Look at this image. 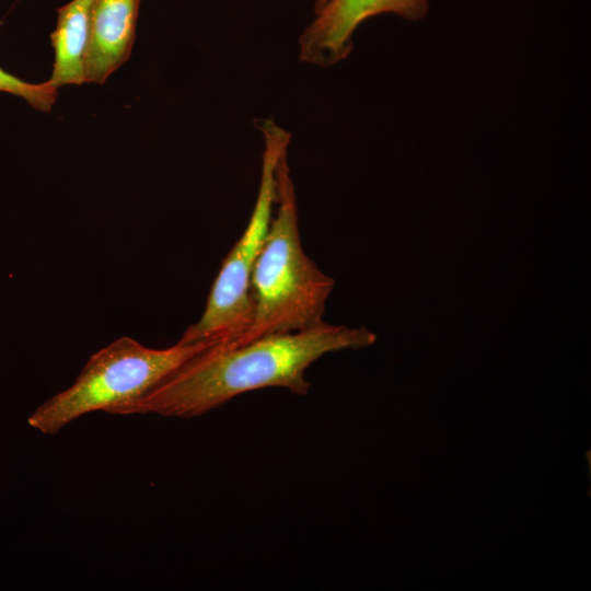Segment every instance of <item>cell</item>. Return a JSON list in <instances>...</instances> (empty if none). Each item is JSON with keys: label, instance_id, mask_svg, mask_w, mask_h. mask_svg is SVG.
<instances>
[{"label": "cell", "instance_id": "obj_2", "mask_svg": "<svg viewBox=\"0 0 591 591\" xmlns=\"http://www.w3.org/2000/svg\"><path fill=\"white\" fill-rule=\"evenodd\" d=\"M275 175L278 210L251 275L252 321L246 332L229 345L325 324V302L334 280L302 248L287 153L279 159Z\"/></svg>", "mask_w": 591, "mask_h": 591}, {"label": "cell", "instance_id": "obj_1", "mask_svg": "<svg viewBox=\"0 0 591 591\" xmlns=\"http://www.w3.org/2000/svg\"><path fill=\"white\" fill-rule=\"evenodd\" d=\"M366 328L323 324L274 334L241 345L216 344L187 361L144 395L109 414H158L188 418L206 414L230 399L259 389L282 387L306 395V371L324 355L371 345Z\"/></svg>", "mask_w": 591, "mask_h": 591}, {"label": "cell", "instance_id": "obj_3", "mask_svg": "<svg viewBox=\"0 0 591 591\" xmlns=\"http://www.w3.org/2000/svg\"><path fill=\"white\" fill-rule=\"evenodd\" d=\"M210 340L183 343L164 349L142 346L124 336L93 354L74 383L38 406L28 417L31 427L56 434L77 418L111 410L152 390L207 348Z\"/></svg>", "mask_w": 591, "mask_h": 591}, {"label": "cell", "instance_id": "obj_5", "mask_svg": "<svg viewBox=\"0 0 591 591\" xmlns=\"http://www.w3.org/2000/svg\"><path fill=\"white\" fill-rule=\"evenodd\" d=\"M429 0H327L301 38L302 60L329 66L351 49V36L366 20L394 13L417 21L426 15Z\"/></svg>", "mask_w": 591, "mask_h": 591}, {"label": "cell", "instance_id": "obj_4", "mask_svg": "<svg viewBox=\"0 0 591 591\" xmlns=\"http://www.w3.org/2000/svg\"><path fill=\"white\" fill-rule=\"evenodd\" d=\"M265 149L260 185L250 220L212 283L198 322L187 327L183 343L201 340L233 344L248 328L253 303L250 281L255 260L264 244L276 200V166L287 153L290 136L271 121L262 125Z\"/></svg>", "mask_w": 591, "mask_h": 591}, {"label": "cell", "instance_id": "obj_8", "mask_svg": "<svg viewBox=\"0 0 591 591\" xmlns=\"http://www.w3.org/2000/svg\"><path fill=\"white\" fill-rule=\"evenodd\" d=\"M0 92L25 100L31 107L49 112L58 97V89L49 81L30 83L0 67Z\"/></svg>", "mask_w": 591, "mask_h": 591}, {"label": "cell", "instance_id": "obj_9", "mask_svg": "<svg viewBox=\"0 0 591 591\" xmlns=\"http://www.w3.org/2000/svg\"><path fill=\"white\" fill-rule=\"evenodd\" d=\"M326 1L327 0H316V2H315V11H317L320 8H322Z\"/></svg>", "mask_w": 591, "mask_h": 591}, {"label": "cell", "instance_id": "obj_6", "mask_svg": "<svg viewBox=\"0 0 591 591\" xmlns=\"http://www.w3.org/2000/svg\"><path fill=\"white\" fill-rule=\"evenodd\" d=\"M140 0H95L84 58V83L104 84L130 57Z\"/></svg>", "mask_w": 591, "mask_h": 591}, {"label": "cell", "instance_id": "obj_7", "mask_svg": "<svg viewBox=\"0 0 591 591\" xmlns=\"http://www.w3.org/2000/svg\"><path fill=\"white\" fill-rule=\"evenodd\" d=\"M95 0H71L57 10V24L50 34L54 65L49 82L57 89L84 83V58Z\"/></svg>", "mask_w": 591, "mask_h": 591}]
</instances>
